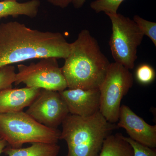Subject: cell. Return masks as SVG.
<instances>
[{"label": "cell", "mask_w": 156, "mask_h": 156, "mask_svg": "<svg viewBox=\"0 0 156 156\" xmlns=\"http://www.w3.org/2000/svg\"><path fill=\"white\" fill-rule=\"evenodd\" d=\"M136 80L140 83L149 84L154 80L155 72L151 66L144 64L140 66L136 69Z\"/></svg>", "instance_id": "18"}, {"label": "cell", "mask_w": 156, "mask_h": 156, "mask_svg": "<svg viewBox=\"0 0 156 156\" xmlns=\"http://www.w3.org/2000/svg\"><path fill=\"white\" fill-rule=\"evenodd\" d=\"M16 76L15 67L12 65L0 68V91L12 88Z\"/></svg>", "instance_id": "17"}, {"label": "cell", "mask_w": 156, "mask_h": 156, "mask_svg": "<svg viewBox=\"0 0 156 156\" xmlns=\"http://www.w3.org/2000/svg\"><path fill=\"white\" fill-rule=\"evenodd\" d=\"M25 112L39 123L52 128H57L69 114L59 92L44 89H41Z\"/></svg>", "instance_id": "8"}, {"label": "cell", "mask_w": 156, "mask_h": 156, "mask_svg": "<svg viewBox=\"0 0 156 156\" xmlns=\"http://www.w3.org/2000/svg\"><path fill=\"white\" fill-rule=\"evenodd\" d=\"M123 138L129 144L133 149V156H156V151L154 148L136 142L129 137L123 136Z\"/></svg>", "instance_id": "19"}, {"label": "cell", "mask_w": 156, "mask_h": 156, "mask_svg": "<svg viewBox=\"0 0 156 156\" xmlns=\"http://www.w3.org/2000/svg\"><path fill=\"white\" fill-rule=\"evenodd\" d=\"M87 0H73L72 3L76 9H80L83 7Z\"/></svg>", "instance_id": "21"}, {"label": "cell", "mask_w": 156, "mask_h": 156, "mask_svg": "<svg viewBox=\"0 0 156 156\" xmlns=\"http://www.w3.org/2000/svg\"><path fill=\"white\" fill-rule=\"evenodd\" d=\"M41 89L12 88L0 91V114L11 113L23 111L28 107L37 96Z\"/></svg>", "instance_id": "11"}, {"label": "cell", "mask_w": 156, "mask_h": 156, "mask_svg": "<svg viewBox=\"0 0 156 156\" xmlns=\"http://www.w3.org/2000/svg\"><path fill=\"white\" fill-rule=\"evenodd\" d=\"M107 15L112 23L109 45L112 56L115 62L133 69L137 58V48L144 35L133 20L118 13Z\"/></svg>", "instance_id": "5"}, {"label": "cell", "mask_w": 156, "mask_h": 156, "mask_svg": "<svg viewBox=\"0 0 156 156\" xmlns=\"http://www.w3.org/2000/svg\"><path fill=\"white\" fill-rule=\"evenodd\" d=\"M3 1H5V0H3ZM15 1H17V0H15Z\"/></svg>", "instance_id": "23"}, {"label": "cell", "mask_w": 156, "mask_h": 156, "mask_svg": "<svg viewBox=\"0 0 156 156\" xmlns=\"http://www.w3.org/2000/svg\"><path fill=\"white\" fill-rule=\"evenodd\" d=\"M125 0H95L90 4V7L96 13L103 12L105 14L117 13L118 9Z\"/></svg>", "instance_id": "15"}, {"label": "cell", "mask_w": 156, "mask_h": 156, "mask_svg": "<svg viewBox=\"0 0 156 156\" xmlns=\"http://www.w3.org/2000/svg\"><path fill=\"white\" fill-rule=\"evenodd\" d=\"M62 125L60 140L67 144L66 156H98L105 140L118 128L99 111L87 117L69 114Z\"/></svg>", "instance_id": "3"}, {"label": "cell", "mask_w": 156, "mask_h": 156, "mask_svg": "<svg viewBox=\"0 0 156 156\" xmlns=\"http://www.w3.org/2000/svg\"><path fill=\"white\" fill-rule=\"evenodd\" d=\"M61 131L39 123L23 111L0 114V136L14 148L26 143L57 144Z\"/></svg>", "instance_id": "4"}, {"label": "cell", "mask_w": 156, "mask_h": 156, "mask_svg": "<svg viewBox=\"0 0 156 156\" xmlns=\"http://www.w3.org/2000/svg\"><path fill=\"white\" fill-rule=\"evenodd\" d=\"M70 50V43L60 33L33 29L17 21L0 24V68L37 58L65 59Z\"/></svg>", "instance_id": "1"}, {"label": "cell", "mask_w": 156, "mask_h": 156, "mask_svg": "<svg viewBox=\"0 0 156 156\" xmlns=\"http://www.w3.org/2000/svg\"><path fill=\"white\" fill-rule=\"evenodd\" d=\"M61 68L68 89H99L110 65L96 39L83 30L70 43L69 55Z\"/></svg>", "instance_id": "2"}, {"label": "cell", "mask_w": 156, "mask_h": 156, "mask_svg": "<svg viewBox=\"0 0 156 156\" xmlns=\"http://www.w3.org/2000/svg\"><path fill=\"white\" fill-rule=\"evenodd\" d=\"M117 126L126 130L129 137L151 148L156 147V126L148 124L129 107H120Z\"/></svg>", "instance_id": "9"}, {"label": "cell", "mask_w": 156, "mask_h": 156, "mask_svg": "<svg viewBox=\"0 0 156 156\" xmlns=\"http://www.w3.org/2000/svg\"><path fill=\"white\" fill-rule=\"evenodd\" d=\"M58 92L70 114L87 117L99 111V89H68Z\"/></svg>", "instance_id": "10"}, {"label": "cell", "mask_w": 156, "mask_h": 156, "mask_svg": "<svg viewBox=\"0 0 156 156\" xmlns=\"http://www.w3.org/2000/svg\"><path fill=\"white\" fill-rule=\"evenodd\" d=\"M49 3L56 7L64 9L68 7L73 0H47Z\"/></svg>", "instance_id": "20"}, {"label": "cell", "mask_w": 156, "mask_h": 156, "mask_svg": "<svg viewBox=\"0 0 156 156\" xmlns=\"http://www.w3.org/2000/svg\"><path fill=\"white\" fill-rule=\"evenodd\" d=\"M133 20L136 23L144 35L148 37L156 46V23L144 19L138 15L133 17Z\"/></svg>", "instance_id": "16"}, {"label": "cell", "mask_w": 156, "mask_h": 156, "mask_svg": "<svg viewBox=\"0 0 156 156\" xmlns=\"http://www.w3.org/2000/svg\"><path fill=\"white\" fill-rule=\"evenodd\" d=\"M131 146L121 134L108 135L104 141L98 156H133Z\"/></svg>", "instance_id": "14"}, {"label": "cell", "mask_w": 156, "mask_h": 156, "mask_svg": "<svg viewBox=\"0 0 156 156\" xmlns=\"http://www.w3.org/2000/svg\"><path fill=\"white\" fill-rule=\"evenodd\" d=\"M40 5V0H30L23 3L15 0L0 2V19L9 16L15 17L20 15L34 18L38 13Z\"/></svg>", "instance_id": "12"}, {"label": "cell", "mask_w": 156, "mask_h": 156, "mask_svg": "<svg viewBox=\"0 0 156 156\" xmlns=\"http://www.w3.org/2000/svg\"><path fill=\"white\" fill-rule=\"evenodd\" d=\"M16 85L23 83L26 87L60 92L67 88L61 68L58 66L57 58L47 57L41 58L37 63L29 65H17Z\"/></svg>", "instance_id": "7"}, {"label": "cell", "mask_w": 156, "mask_h": 156, "mask_svg": "<svg viewBox=\"0 0 156 156\" xmlns=\"http://www.w3.org/2000/svg\"><path fill=\"white\" fill-rule=\"evenodd\" d=\"M133 75L129 69L116 62L111 63L99 89V112L109 122H118L121 101L133 86Z\"/></svg>", "instance_id": "6"}, {"label": "cell", "mask_w": 156, "mask_h": 156, "mask_svg": "<svg viewBox=\"0 0 156 156\" xmlns=\"http://www.w3.org/2000/svg\"><path fill=\"white\" fill-rule=\"evenodd\" d=\"M60 147L57 144L34 143L26 148H14L9 146L4 150L8 156H58Z\"/></svg>", "instance_id": "13"}, {"label": "cell", "mask_w": 156, "mask_h": 156, "mask_svg": "<svg viewBox=\"0 0 156 156\" xmlns=\"http://www.w3.org/2000/svg\"><path fill=\"white\" fill-rule=\"evenodd\" d=\"M8 145V143L5 140L0 136V156H1L2 154L4 152V150Z\"/></svg>", "instance_id": "22"}]
</instances>
